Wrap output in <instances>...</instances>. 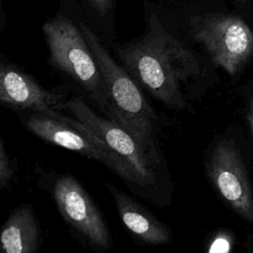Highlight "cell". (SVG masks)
Instances as JSON below:
<instances>
[{
	"mask_svg": "<svg viewBox=\"0 0 253 253\" xmlns=\"http://www.w3.org/2000/svg\"><path fill=\"white\" fill-rule=\"evenodd\" d=\"M64 101L62 94L45 89L34 77L14 64L1 62L0 102L2 105L64 119L66 115L61 112Z\"/></svg>",
	"mask_w": 253,
	"mask_h": 253,
	"instance_id": "9",
	"label": "cell"
},
{
	"mask_svg": "<svg viewBox=\"0 0 253 253\" xmlns=\"http://www.w3.org/2000/svg\"><path fill=\"white\" fill-rule=\"evenodd\" d=\"M245 114H246V120L248 122L249 127H250L252 135H253V95L249 96L247 99Z\"/></svg>",
	"mask_w": 253,
	"mask_h": 253,
	"instance_id": "14",
	"label": "cell"
},
{
	"mask_svg": "<svg viewBox=\"0 0 253 253\" xmlns=\"http://www.w3.org/2000/svg\"><path fill=\"white\" fill-rule=\"evenodd\" d=\"M80 30L105 84L109 102L107 117L126 128L146 148L162 154L156 140L158 118L143 95L142 88L110 55L89 27L81 24Z\"/></svg>",
	"mask_w": 253,
	"mask_h": 253,
	"instance_id": "3",
	"label": "cell"
},
{
	"mask_svg": "<svg viewBox=\"0 0 253 253\" xmlns=\"http://www.w3.org/2000/svg\"><path fill=\"white\" fill-rule=\"evenodd\" d=\"M40 243V231L33 209L29 205L17 208L4 223L0 244L6 253H34Z\"/></svg>",
	"mask_w": 253,
	"mask_h": 253,
	"instance_id": "11",
	"label": "cell"
},
{
	"mask_svg": "<svg viewBox=\"0 0 253 253\" xmlns=\"http://www.w3.org/2000/svg\"><path fill=\"white\" fill-rule=\"evenodd\" d=\"M106 186L114 198L124 225L137 241L151 246L171 242L172 234L169 228L148 210L115 186Z\"/></svg>",
	"mask_w": 253,
	"mask_h": 253,
	"instance_id": "10",
	"label": "cell"
},
{
	"mask_svg": "<svg viewBox=\"0 0 253 253\" xmlns=\"http://www.w3.org/2000/svg\"><path fill=\"white\" fill-rule=\"evenodd\" d=\"M91 6L97 11V13L101 16L106 15L113 4V0H88Z\"/></svg>",
	"mask_w": 253,
	"mask_h": 253,
	"instance_id": "13",
	"label": "cell"
},
{
	"mask_svg": "<svg viewBox=\"0 0 253 253\" xmlns=\"http://www.w3.org/2000/svg\"><path fill=\"white\" fill-rule=\"evenodd\" d=\"M42 32L51 64L81 87L108 116L109 102L105 84L80 28L59 15L45 22Z\"/></svg>",
	"mask_w": 253,
	"mask_h": 253,
	"instance_id": "4",
	"label": "cell"
},
{
	"mask_svg": "<svg viewBox=\"0 0 253 253\" xmlns=\"http://www.w3.org/2000/svg\"><path fill=\"white\" fill-rule=\"evenodd\" d=\"M206 171L218 196L241 218L253 224V190L231 139L223 136L213 142L207 156Z\"/></svg>",
	"mask_w": 253,
	"mask_h": 253,
	"instance_id": "7",
	"label": "cell"
},
{
	"mask_svg": "<svg viewBox=\"0 0 253 253\" xmlns=\"http://www.w3.org/2000/svg\"><path fill=\"white\" fill-rule=\"evenodd\" d=\"M16 164L6 152L3 139L0 140V188H8L16 172Z\"/></svg>",
	"mask_w": 253,
	"mask_h": 253,
	"instance_id": "12",
	"label": "cell"
},
{
	"mask_svg": "<svg viewBox=\"0 0 253 253\" xmlns=\"http://www.w3.org/2000/svg\"><path fill=\"white\" fill-rule=\"evenodd\" d=\"M22 120L29 131L46 142L105 164L139 195L136 178L130 169L98 136L73 117L60 119L32 112L22 117Z\"/></svg>",
	"mask_w": 253,
	"mask_h": 253,
	"instance_id": "6",
	"label": "cell"
},
{
	"mask_svg": "<svg viewBox=\"0 0 253 253\" xmlns=\"http://www.w3.org/2000/svg\"><path fill=\"white\" fill-rule=\"evenodd\" d=\"M61 109L89 128L130 169L136 178L140 196L156 204H167L170 199L167 188L169 176L162 154L146 148L108 117L99 116L81 97L64 101Z\"/></svg>",
	"mask_w": 253,
	"mask_h": 253,
	"instance_id": "2",
	"label": "cell"
},
{
	"mask_svg": "<svg viewBox=\"0 0 253 253\" xmlns=\"http://www.w3.org/2000/svg\"><path fill=\"white\" fill-rule=\"evenodd\" d=\"M53 201L62 218L93 249L108 251L112 235L95 202L71 175L59 176L51 188Z\"/></svg>",
	"mask_w": 253,
	"mask_h": 253,
	"instance_id": "8",
	"label": "cell"
},
{
	"mask_svg": "<svg viewBox=\"0 0 253 253\" xmlns=\"http://www.w3.org/2000/svg\"><path fill=\"white\" fill-rule=\"evenodd\" d=\"M116 54L135 82L166 108L182 112L197 100L209 82L201 58L166 30L156 16L146 33L117 46Z\"/></svg>",
	"mask_w": 253,
	"mask_h": 253,
	"instance_id": "1",
	"label": "cell"
},
{
	"mask_svg": "<svg viewBox=\"0 0 253 253\" xmlns=\"http://www.w3.org/2000/svg\"><path fill=\"white\" fill-rule=\"evenodd\" d=\"M189 30L211 62L232 77L244 69L253 55V33L237 16L219 13L197 15L190 19Z\"/></svg>",
	"mask_w": 253,
	"mask_h": 253,
	"instance_id": "5",
	"label": "cell"
},
{
	"mask_svg": "<svg viewBox=\"0 0 253 253\" xmlns=\"http://www.w3.org/2000/svg\"><path fill=\"white\" fill-rule=\"evenodd\" d=\"M227 246V242L224 241L223 239H216L213 243H212V246L211 248L210 249V251H217V252H220V251H226L227 248H225Z\"/></svg>",
	"mask_w": 253,
	"mask_h": 253,
	"instance_id": "15",
	"label": "cell"
}]
</instances>
